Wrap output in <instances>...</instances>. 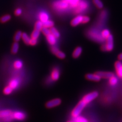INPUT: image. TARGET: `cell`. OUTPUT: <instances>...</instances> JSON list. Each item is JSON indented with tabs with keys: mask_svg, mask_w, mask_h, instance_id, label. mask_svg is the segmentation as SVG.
<instances>
[{
	"mask_svg": "<svg viewBox=\"0 0 122 122\" xmlns=\"http://www.w3.org/2000/svg\"><path fill=\"white\" fill-rule=\"evenodd\" d=\"M87 105V104L86 103H85L81 99L73 108V109L72 110V111L71 112V116L73 118H75L79 116Z\"/></svg>",
	"mask_w": 122,
	"mask_h": 122,
	"instance_id": "1",
	"label": "cell"
},
{
	"mask_svg": "<svg viewBox=\"0 0 122 122\" xmlns=\"http://www.w3.org/2000/svg\"><path fill=\"white\" fill-rule=\"evenodd\" d=\"M114 48L113 38V36L110 35L106 39L105 44L101 46L102 51H111Z\"/></svg>",
	"mask_w": 122,
	"mask_h": 122,
	"instance_id": "2",
	"label": "cell"
},
{
	"mask_svg": "<svg viewBox=\"0 0 122 122\" xmlns=\"http://www.w3.org/2000/svg\"><path fill=\"white\" fill-rule=\"evenodd\" d=\"M13 112L11 110L6 109L2 110L0 111V117L3 121L5 122H10L12 120L13 118Z\"/></svg>",
	"mask_w": 122,
	"mask_h": 122,
	"instance_id": "3",
	"label": "cell"
},
{
	"mask_svg": "<svg viewBox=\"0 0 122 122\" xmlns=\"http://www.w3.org/2000/svg\"><path fill=\"white\" fill-rule=\"evenodd\" d=\"M99 96V93L97 91H93L91 93L86 94L84 96L82 100L87 104H89L90 102L96 99Z\"/></svg>",
	"mask_w": 122,
	"mask_h": 122,
	"instance_id": "4",
	"label": "cell"
},
{
	"mask_svg": "<svg viewBox=\"0 0 122 122\" xmlns=\"http://www.w3.org/2000/svg\"><path fill=\"white\" fill-rule=\"evenodd\" d=\"M69 6V5L68 4V3L64 0L56 2L53 5V8L58 11L65 10L68 9Z\"/></svg>",
	"mask_w": 122,
	"mask_h": 122,
	"instance_id": "5",
	"label": "cell"
},
{
	"mask_svg": "<svg viewBox=\"0 0 122 122\" xmlns=\"http://www.w3.org/2000/svg\"><path fill=\"white\" fill-rule=\"evenodd\" d=\"M61 102H62V101L60 98H55L48 101L46 103L45 106L47 108H54L59 106L61 104Z\"/></svg>",
	"mask_w": 122,
	"mask_h": 122,
	"instance_id": "6",
	"label": "cell"
},
{
	"mask_svg": "<svg viewBox=\"0 0 122 122\" xmlns=\"http://www.w3.org/2000/svg\"><path fill=\"white\" fill-rule=\"evenodd\" d=\"M87 7L88 5L86 2L85 1H80L78 3V5L75 7V12L76 13H80L81 12L86 10Z\"/></svg>",
	"mask_w": 122,
	"mask_h": 122,
	"instance_id": "7",
	"label": "cell"
},
{
	"mask_svg": "<svg viewBox=\"0 0 122 122\" xmlns=\"http://www.w3.org/2000/svg\"><path fill=\"white\" fill-rule=\"evenodd\" d=\"M13 120L18 121H23L26 118L25 114L22 112L16 111L13 112Z\"/></svg>",
	"mask_w": 122,
	"mask_h": 122,
	"instance_id": "8",
	"label": "cell"
},
{
	"mask_svg": "<svg viewBox=\"0 0 122 122\" xmlns=\"http://www.w3.org/2000/svg\"><path fill=\"white\" fill-rule=\"evenodd\" d=\"M86 78L87 80L90 81H93L98 82L101 81V78L100 76H99L97 73H89L87 74L86 75Z\"/></svg>",
	"mask_w": 122,
	"mask_h": 122,
	"instance_id": "9",
	"label": "cell"
},
{
	"mask_svg": "<svg viewBox=\"0 0 122 122\" xmlns=\"http://www.w3.org/2000/svg\"><path fill=\"white\" fill-rule=\"evenodd\" d=\"M96 73L100 76L101 78L104 79H109L114 75L113 72L108 71H98Z\"/></svg>",
	"mask_w": 122,
	"mask_h": 122,
	"instance_id": "10",
	"label": "cell"
},
{
	"mask_svg": "<svg viewBox=\"0 0 122 122\" xmlns=\"http://www.w3.org/2000/svg\"><path fill=\"white\" fill-rule=\"evenodd\" d=\"M116 73L117 76L122 78V63L121 61H117L114 64Z\"/></svg>",
	"mask_w": 122,
	"mask_h": 122,
	"instance_id": "11",
	"label": "cell"
},
{
	"mask_svg": "<svg viewBox=\"0 0 122 122\" xmlns=\"http://www.w3.org/2000/svg\"><path fill=\"white\" fill-rule=\"evenodd\" d=\"M83 16L81 15H78L75 17L71 21V25L73 26H76L82 23Z\"/></svg>",
	"mask_w": 122,
	"mask_h": 122,
	"instance_id": "12",
	"label": "cell"
},
{
	"mask_svg": "<svg viewBox=\"0 0 122 122\" xmlns=\"http://www.w3.org/2000/svg\"><path fill=\"white\" fill-rule=\"evenodd\" d=\"M51 79L53 81H57L60 76V72L58 68H55L52 70L51 73Z\"/></svg>",
	"mask_w": 122,
	"mask_h": 122,
	"instance_id": "13",
	"label": "cell"
},
{
	"mask_svg": "<svg viewBox=\"0 0 122 122\" xmlns=\"http://www.w3.org/2000/svg\"><path fill=\"white\" fill-rule=\"evenodd\" d=\"M20 81L17 78H13L9 82L8 86H10L13 90L17 89L20 85Z\"/></svg>",
	"mask_w": 122,
	"mask_h": 122,
	"instance_id": "14",
	"label": "cell"
},
{
	"mask_svg": "<svg viewBox=\"0 0 122 122\" xmlns=\"http://www.w3.org/2000/svg\"><path fill=\"white\" fill-rule=\"evenodd\" d=\"M46 37V40L48 42V43L51 45L53 46L56 44L57 38L55 37L53 35H52L51 34H50L49 35H48V36Z\"/></svg>",
	"mask_w": 122,
	"mask_h": 122,
	"instance_id": "15",
	"label": "cell"
},
{
	"mask_svg": "<svg viewBox=\"0 0 122 122\" xmlns=\"http://www.w3.org/2000/svg\"><path fill=\"white\" fill-rule=\"evenodd\" d=\"M39 20L43 23L49 20V15L45 11H42L39 14Z\"/></svg>",
	"mask_w": 122,
	"mask_h": 122,
	"instance_id": "16",
	"label": "cell"
},
{
	"mask_svg": "<svg viewBox=\"0 0 122 122\" xmlns=\"http://www.w3.org/2000/svg\"><path fill=\"white\" fill-rule=\"evenodd\" d=\"M82 51V49L81 47L80 46L77 47L75 49V50L74 51L73 53H72V56H73V58L75 59L78 58V57L81 55Z\"/></svg>",
	"mask_w": 122,
	"mask_h": 122,
	"instance_id": "17",
	"label": "cell"
},
{
	"mask_svg": "<svg viewBox=\"0 0 122 122\" xmlns=\"http://www.w3.org/2000/svg\"><path fill=\"white\" fill-rule=\"evenodd\" d=\"M21 39L23 40V42L26 44L30 45V37L28 36V35L26 33H22Z\"/></svg>",
	"mask_w": 122,
	"mask_h": 122,
	"instance_id": "18",
	"label": "cell"
},
{
	"mask_svg": "<svg viewBox=\"0 0 122 122\" xmlns=\"http://www.w3.org/2000/svg\"><path fill=\"white\" fill-rule=\"evenodd\" d=\"M23 66V63L21 60H17L15 61L13 63V67L16 70H20Z\"/></svg>",
	"mask_w": 122,
	"mask_h": 122,
	"instance_id": "19",
	"label": "cell"
},
{
	"mask_svg": "<svg viewBox=\"0 0 122 122\" xmlns=\"http://www.w3.org/2000/svg\"><path fill=\"white\" fill-rule=\"evenodd\" d=\"M67 3H68L71 7L75 8L78 4V3L81 1V0H64Z\"/></svg>",
	"mask_w": 122,
	"mask_h": 122,
	"instance_id": "20",
	"label": "cell"
},
{
	"mask_svg": "<svg viewBox=\"0 0 122 122\" xmlns=\"http://www.w3.org/2000/svg\"><path fill=\"white\" fill-rule=\"evenodd\" d=\"M19 48H20V45L17 42H15L13 43L11 48V52L13 54H16L18 51Z\"/></svg>",
	"mask_w": 122,
	"mask_h": 122,
	"instance_id": "21",
	"label": "cell"
},
{
	"mask_svg": "<svg viewBox=\"0 0 122 122\" xmlns=\"http://www.w3.org/2000/svg\"><path fill=\"white\" fill-rule=\"evenodd\" d=\"M109 79V84L112 86H116L118 82V79L115 76H113L112 77H110Z\"/></svg>",
	"mask_w": 122,
	"mask_h": 122,
	"instance_id": "22",
	"label": "cell"
},
{
	"mask_svg": "<svg viewBox=\"0 0 122 122\" xmlns=\"http://www.w3.org/2000/svg\"><path fill=\"white\" fill-rule=\"evenodd\" d=\"M54 22L51 20H48L46 21L43 22V27L51 29L54 26Z\"/></svg>",
	"mask_w": 122,
	"mask_h": 122,
	"instance_id": "23",
	"label": "cell"
},
{
	"mask_svg": "<svg viewBox=\"0 0 122 122\" xmlns=\"http://www.w3.org/2000/svg\"><path fill=\"white\" fill-rule=\"evenodd\" d=\"M50 30H51V34L55 37H56L57 39L60 37V33L59 32V30L56 28H55V27H52L50 29Z\"/></svg>",
	"mask_w": 122,
	"mask_h": 122,
	"instance_id": "24",
	"label": "cell"
},
{
	"mask_svg": "<svg viewBox=\"0 0 122 122\" xmlns=\"http://www.w3.org/2000/svg\"><path fill=\"white\" fill-rule=\"evenodd\" d=\"M11 18V15L9 14H6L5 15H3L0 18V22L2 23H5L6 22L9 21Z\"/></svg>",
	"mask_w": 122,
	"mask_h": 122,
	"instance_id": "25",
	"label": "cell"
},
{
	"mask_svg": "<svg viewBox=\"0 0 122 122\" xmlns=\"http://www.w3.org/2000/svg\"><path fill=\"white\" fill-rule=\"evenodd\" d=\"M40 32L41 31H40V30H38L35 29L32 33L31 35H30V38H34V39H38V38H39L40 36Z\"/></svg>",
	"mask_w": 122,
	"mask_h": 122,
	"instance_id": "26",
	"label": "cell"
},
{
	"mask_svg": "<svg viewBox=\"0 0 122 122\" xmlns=\"http://www.w3.org/2000/svg\"><path fill=\"white\" fill-rule=\"evenodd\" d=\"M22 33L20 30H18L17 32H16L14 36V40L15 41V42H18V41L20 40L22 37Z\"/></svg>",
	"mask_w": 122,
	"mask_h": 122,
	"instance_id": "27",
	"label": "cell"
},
{
	"mask_svg": "<svg viewBox=\"0 0 122 122\" xmlns=\"http://www.w3.org/2000/svg\"><path fill=\"white\" fill-rule=\"evenodd\" d=\"M111 34H110V32L109 30L108 29H104L101 32V36L103 38V39H106V38H107Z\"/></svg>",
	"mask_w": 122,
	"mask_h": 122,
	"instance_id": "28",
	"label": "cell"
},
{
	"mask_svg": "<svg viewBox=\"0 0 122 122\" xmlns=\"http://www.w3.org/2000/svg\"><path fill=\"white\" fill-rule=\"evenodd\" d=\"M43 28V23L40 20L37 21L35 25V29L41 31V30Z\"/></svg>",
	"mask_w": 122,
	"mask_h": 122,
	"instance_id": "29",
	"label": "cell"
},
{
	"mask_svg": "<svg viewBox=\"0 0 122 122\" xmlns=\"http://www.w3.org/2000/svg\"><path fill=\"white\" fill-rule=\"evenodd\" d=\"M13 91V90L11 88L10 86H7L5 87L4 89L3 93L4 94L6 95H8L12 93Z\"/></svg>",
	"mask_w": 122,
	"mask_h": 122,
	"instance_id": "30",
	"label": "cell"
},
{
	"mask_svg": "<svg viewBox=\"0 0 122 122\" xmlns=\"http://www.w3.org/2000/svg\"><path fill=\"white\" fill-rule=\"evenodd\" d=\"M93 3L99 9H102L103 8V4L101 0H93Z\"/></svg>",
	"mask_w": 122,
	"mask_h": 122,
	"instance_id": "31",
	"label": "cell"
},
{
	"mask_svg": "<svg viewBox=\"0 0 122 122\" xmlns=\"http://www.w3.org/2000/svg\"><path fill=\"white\" fill-rule=\"evenodd\" d=\"M55 55H56L58 58L60 59H64V58H65L66 57V55L65 54V53L60 50H58L57 51V52L55 54Z\"/></svg>",
	"mask_w": 122,
	"mask_h": 122,
	"instance_id": "32",
	"label": "cell"
},
{
	"mask_svg": "<svg viewBox=\"0 0 122 122\" xmlns=\"http://www.w3.org/2000/svg\"><path fill=\"white\" fill-rule=\"evenodd\" d=\"M75 122H88V121L86 117L79 116L74 118Z\"/></svg>",
	"mask_w": 122,
	"mask_h": 122,
	"instance_id": "33",
	"label": "cell"
},
{
	"mask_svg": "<svg viewBox=\"0 0 122 122\" xmlns=\"http://www.w3.org/2000/svg\"><path fill=\"white\" fill-rule=\"evenodd\" d=\"M41 32L43 34V35L45 36H47L49 34H51V30L50 29H48L45 27H43L41 30Z\"/></svg>",
	"mask_w": 122,
	"mask_h": 122,
	"instance_id": "34",
	"label": "cell"
},
{
	"mask_svg": "<svg viewBox=\"0 0 122 122\" xmlns=\"http://www.w3.org/2000/svg\"><path fill=\"white\" fill-rule=\"evenodd\" d=\"M38 43V40L36 39H34V38H30V45L31 46H35Z\"/></svg>",
	"mask_w": 122,
	"mask_h": 122,
	"instance_id": "35",
	"label": "cell"
},
{
	"mask_svg": "<svg viewBox=\"0 0 122 122\" xmlns=\"http://www.w3.org/2000/svg\"><path fill=\"white\" fill-rule=\"evenodd\" d=\"M22 11L21 9L20 8H18L16 9L15 10L14 14L15 15H16V16H20V15L22 14Z\"/></svg>",
	"mask_w": 122,
	"mask_h": 122,
	"instance_id": "36",
	"label": "cell"
},
{
	"mask_svg": "<svg viewBox=\"0 0 122 122\" xmlns=\"http://www.w3.org/2000/svg\"><path fill=\"white\" fill-rule=\"evenodd\" d=\"M90 20V18L89 16H83L82 24H86V23L89 22Z\"/></svg>",
	"mask_w": 122,
	"mask_h": 122,
	"instance_id": "37",
	"label": "cell"
},
{
	"mask_svg": "<svg viewBox=\"0 0 122 122\" xmlns=\"http://www.w3.org/2000/svg\"><path fill=\"white\" fill-rule=\"evenodd\" d=\"M51 52L53 53V54H55V53L57 52V51H58V50H59V49H58V48L56 47V46L53 45V46H52V47H51Z\"/></svg>",
	"mask_w": 122,
	"mask_h": 122,
	"instance_id": "38",
	"label": "cell"
},
{
	"mask_svg": "<svg viewBox=\"0 0 122 122\" xmlns=\"http://www.w3.org/2000/svg\"><path fill=\"white\" fill-rule=\"evenodd\" d=\"M118 59L120 61H122V53H120V54L118 56Z\"/></svg>",
	"mask_w": 122,
	"mask_h": 122,
	"instance_id": "39",
	"label": "cell"
},
{
	"mask_svg": "<svg viewBox=\"0 0 122 122\" xmlns=\"http://www.w3.org/2000/svg\"><path fill=\"white\" fill-rule=\"evenodd\" d=\"M67 122H75L74 121H67Z\"/></svg>",
	"mask_w": 122,
	"mask_h": 122,
	"instance_id": "40",
	"label": "cell"
},
{
	"mask_svg": "<svg viewBox=\"0 0 122 122\" xmlns=\"http://www.w3.org/2000/svg\"><path fill=\"white\" fill-rule=\"evenodd\" d=\"M0 120H1V117H0Z\"/></svg>",
	"mask_w": 122,
	"mask_h": 122,
	"instance_id": "41",
	"label": "cell"
}]
</instances>
